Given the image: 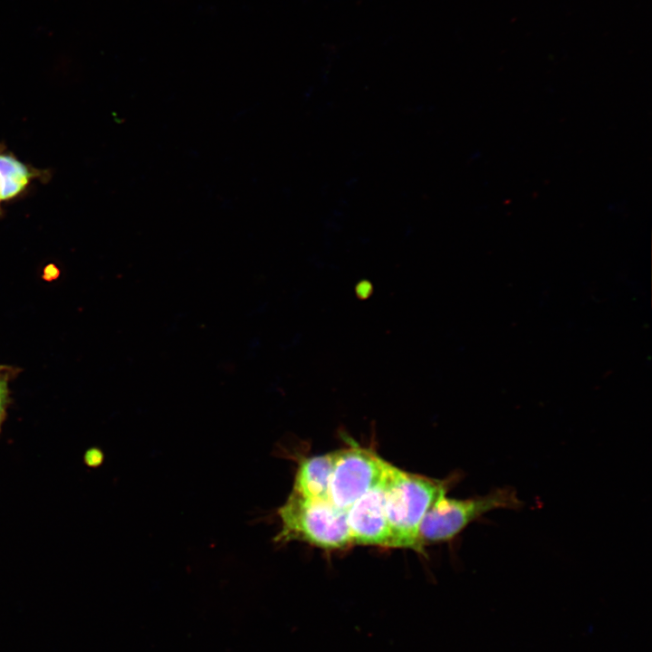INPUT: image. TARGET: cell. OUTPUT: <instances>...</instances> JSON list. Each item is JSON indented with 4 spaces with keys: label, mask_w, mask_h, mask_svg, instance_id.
Listing matches in <instances>:
<instances>
[{
    "label": "cell",
    "mask_w": 652,
    "mask_h": 652,
    "mask_svg": "<svg viewBox=\"0 0 652 652\" xmlns=\"http://www.w3.org/2000/svg\"><path fill=\"white\" fill-rule=\"evenodd\" d=\"M450 481L432 479L389 465L384 478L389 548L424 550L418 537L420 523L435 500L447 492Z\"/></svg>",
    "instance_id": "cell-1"
},
{
    "label": "cell",
    "mask_w": 652,
    "mask_h": 652,
    "mask_svg": "<svg viewBox=\"0 0 652 652\" xmlns=\"http://www.w3.org/2000/svg\"><path fill=\"white\" fill-rule=\"evenodd\" d=\"M277 514L281 522L274 538L277 543L298 541L327 551L353 545L346 510L331 501L310 499L292 491Z\"/></svg>",
    "instance_id": "cell-2"
},
{
    "label": "cell",
    "mask_w": 652,
    "mask_h": 652,
    "mask_svg": "<svg viewBox=\"0 0 652 652\" xmlns=\"http://www.w3.org/2000/svg\"><path fill=\"white\" fill-rule=\"evenodd\" d=\"M521 506L517 494L509 487L468 499L448 498L446 493L442 494L428 508L420 523V544L424 548L427 544L450 541L486 513Z\"/></svg>",
    "instance_id": "cell-3"
},
{
    "label": "cell",
    "mask_w": 652,
    "mask_h": 652,
    "mask_svg": "<svg viewBox=\"0 0 652 652\" xmlns=\"http://www.w3.org/2000/svg\"><path fill=\"white\" fill-rule=\"evenodd\" d=\"M389 465L367 448L352 446L337 450L329 493L331 503L347 510L382 482Z\"/></svg>",
    "instance_id": "cell-4"
},
{
    "label": "cell",
    "mask_w": 652,
    "mask_h": 652,
    "mask_svg": "<svg viewBox=\"0 0 652 652\" xmlns=\"http://www.w3.org/2000/svg\"><path fill=\"white\" fill-rule=\"evenodd\" d=\"M384 478L346 510L353 545L389 548V529L384 506Z\"/></svg>",
    "instance_id": "cell-5"
},
{
    "label": "cell",
    "mask_w": 652,
    "mask_h": 652,
    "mask_svg": "<svg viewBox=\"0 0 652 652\" xmlns=\"http://www.w3.org/2000/svg\"><path fill=\"white\" fill-rule=\"evenodd\" d=\"M49 178L48 170L36 168L22 161L0 145V217L5 204L25 196L36 180L43 182Z\"/></svg>",
    "instance_id": "cell-6"
},
{
    "label": "cell",
    "mask_w": 652,
    "mask_h": 652,
    "mask_svg": "<svg viewBox=\"0 0 652 652\" xmlns=\"http://www.w3.org/2000/svg\"><path fill=\"white\" fill-rule=\"evenodd\" d=\"M336 455L337 450L302 459L296 470L292 491L310 499L330 501Z\"/></svg>",
    "instance_id": "cell-7"
},
{
    "label": "cell",
    "mask_w": 652,
    "mask_h": 652,
    "mask_svg": "<svg viewBox=\"0 0 652 652\" xmlns=\"http://www.w3.org/2000/svg\"><path fill=\"white\" fill-rule=\"evenodd\" d=\"M21 371L20 368L0 364V395L10 394L9 382Z\"/></svg>",
    "instance_id": "cell-8"
},
{
    "label": "cell",
    "mask_w": 652,
    "mask_h": 652,
    "mask_svg": "<svg viewBox=\"0 0 652 652\" xmlns=\"http://www.w3.org/2000/svg\"><path fill=\"white\" fill-rule=\"evenodd\" d=\"M354 292L359 300L366 301L373 294L374 286L370 281L362 279L356 283Z\"/></svg>",
    "instance_id": "cell-9"
},
{
    "label": "cell",
    "mask_w": 652,
    "mask_h": 652,
    "mask_svg": "<svg viewBox=\"0 0 652 652\" xmlns=\"http://www.w3.org/2000/svg\"><path fill=\"white\" fill-rule=\"evenodd\" d=\"M101 453L98 449H90L86 451L84 461L90 466H95L101 463Z\"/></svg>",
    "instance_id": "cell-10"
},
{
    "label": "cell",
    "mask_w": 652,
    "mask_h": 652,
    "mask_svg": "<svg viewBox=\"0 0 652 652\" xmlns=\"http://www.w3.org/2000/svg\"><path fill=\"white\" fill-rule=\"evenodd\" d=\"M10 394L0 395V432L6 418L7 408L10 403Z\"/></svg>",
    "instance_id": "cell-11"
},
{
    "label": "cell",
    "mask_w": 652,
    "mask_h": 652,
    "mask_svg": "<svg viewBox=\"0 0 652 652\" xmlns=\"http://www.w3.org/2000/svg\"><path fill=\"white\" fill-rule=\"evenodd\" d=\"M59 276V269L54 264H48L43 270V278L52 281Z\"/></svg>",
    "instance_id": "cell-12"
}]
</instances>
